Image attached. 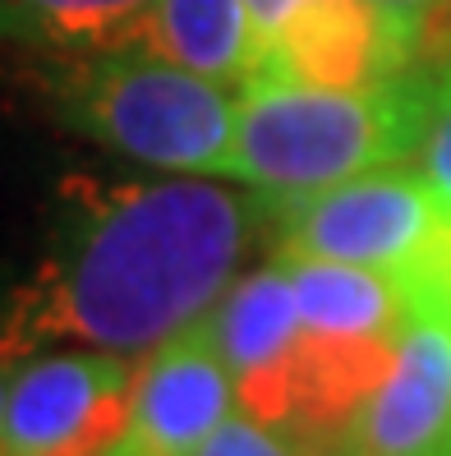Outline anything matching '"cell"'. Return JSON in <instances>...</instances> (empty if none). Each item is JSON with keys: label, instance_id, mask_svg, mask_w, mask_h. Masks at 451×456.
I'll return each instance as SVG.
<instances>
[{"label": "cell", "instance_id": "obj_1", "mask_svg": "<svg viewBox=\"0 0 451 456\" xmlns=\"http://www.w3.org/2000/svg\"><path fill=\"white\" fill-rule=\"evenodd\" d=\"M281 199L207 175L69 180L51 245L10 300V328L42 341L148 355L194 328L240 277V263L281 226Z\"/></svg>", "mask_w": 451, "mask_h": 456}, {"label": "cell", "instance_id": "obj_2", "mask_svg": "<svg viewBox=\"0 0 451 456\" xmlns=\"http://www.w3.org/2000/svg\"><path fill=\"white\" fill-rule=\"evenodd\" d=\"M438 74V65H415L374 88L258 78L240 88L235 148L221 175L295 203L364 171L406 162L419 148Z\"/></svg>", "mask_w": 451, "mask_h": 456}, {"label": "cell", "instance_id": "obj_3", "mask_svg": "<svg viewBox=\"0 0 451 456\" xmlns=\"http://www.w3.org/2000/svg\"><path fill=\"white\" fill-rule=\"evenodd\" d=\"M69 129L143 167L175 175H221L235 148L240 93L157 51L125 46L69 61L56 84Z\"/></svg>", "mask_w": 451, "mask_h": 456}, {"label": "cell", "instance_id": "obj_4", "mask_svg": "<svg viewBox=\"0 0 451 456\" xmlns=\"http://www.w3.org/2000/svg\"><path fill=\"white\" fill-rule=\"evenodd\" d=\"M451 212L433 194L415 162H391L341 180L323 194H309L281 208L277 254L332 258L406 273V267L442 235Z\"/></svg>", "mask_w": 451, "mask_h": 456}, {"label": "cell", "instance_id": "obj_5", "mask_svg": "<svg viewBox=\"0 0 451 456\" xmlns=\"http://www.w3.org/2000/svg\"><path fill=\"white\" fill-rule=\"evenodd\" d=\"M139 364L116 351L23 360L0 419V456H101L120 447Z\"/></svg>", "mask_w": 451, "mask_h": 456}, {"label": "cell", "instance_id": "obj_6", "mask_svg": "<svg viewBox=\"0 0 451 456\" xmlns=\"http://www.w3.org/2000/svg\"><path fill=\"white\" fill-rule=\"evenodd\" d=\"M451 443V314L406 300L387 379L332 443V456H442Z\"/></svg>", "mask_w": 451, "mask_h": 456}, {"label": "cell", "instance_id": "obj_7", "mask_svg": "<svg viewBox=\"0 0 451 456\" xmlns=\"http://www.w3.org/2000/svg\"><path fill=\"white\" fill-rule=\"evenodd\" d=\"M235 373L198 318L139 364L134 411L120 447L134 456H198V447L235 415Z\"/></svg>", "mask_w": 451, "mask_h": 456}, {"label": "cell", "instance_id": "obj_8", "mask_svg": "<svg viewBox=\"0 0 451 456\" xmlns=\"http://www.w3.org/2000/svg\"><path fill=\"white\" fill-rule=\"evenodd\" d=\"M406 56L391 46L368 0H309L272 37L258 42V78L313 88H374L401 78ZM254 78V84H258Z\"/></svg>", "mask_w": 451, "mask_h": 456}, {"label": "cell", "instance_id": "obj_9", "mask_svg": "<svg viewBox=\"0 0 451 456\" xmlns=\"http://www.w3.org/2000/svg\"><path fill=\"white\" fill-rule=\"evenodd\" d=\"M203 323L212 332V346L221 351L226 369L235 373V387L277 373L304 337V318H300L295 281H290L286 258L277 254L272 263L235 277Z\"/></svg>", "mask_w": 451, "mask_h": 456}, {"label": "cell", "instance_id": "obj_10", "mask_svg": "<svg viewBox=\"0 0 451 456\" xmlns=\"http://www.w3.org/2000/svg\"><path fill=\"white\" fill-rule=\"evenodd\" d=\"M139 46L226 88H249L258 78L249 0H157Z\"/></svg>", "mask_w": 451, "mask_h": 456}, {"label": "cell", "instance_id": "obj_11", "mask_svg": "<svg viewBox=\"0 0 451 456\" xmlns=\"http://www.w3.org/2000/svg\"><path fill=\"white\" fill-rule=\"evenodd\" d=\"M295 281L304 332L318 337H401L406 286L396 273L332 258L281 254Z\"/></svg>", "mask_w": 451, "mask_h": 456}, {"label": "cell", "instance_id": "obj_12", "mask_svg": "<svg viewBox=\"0 0 451 456\" xmlns=\"http://www.w3.org/2000/svg\"><path fill=\"white\" fill-rule=\"evenodd\" d=\"M157 0H0V33L69 61L139 46Z\"/></svg>", "mask_w": 451, "mask_h": 456}, {"label": "cell", "instance_id": "obj_13", "mask_svg": "<svg viewBox=\"0 0 451 456\" xmlns=\"http://www.w3.org/2000/svg\"><path fill=\"white\" fill-rule=\"evenodd\" d=\"M198 456H323V452L309 447L295 434H286L277 424L254 419L245 411V415H230L217 434L198 447Z\"/></svg>", "mask_w": 451, "mask_h": 456}, {"label": "cell", "instance_id": "obj_14", "mask_svg": "<svg viewBox=\"0 0 451 456\" xmlns=\"http://www.w3.org/2000/svg\"><path fill=\"white\" fill-rule=\"evenodd\" d=\"M438 93L423 120L419 148H415V167L423 171V180L433 184V194L442 199V208L451 212V65H438Z\"/></svg>", "mask_w": 451, "mask_h": 456}, {"label": "cell", "instance_id": "obj_15", "mask_svg": "<svg viewBox=\"0 0 451 456\" xmlns=\"http://www.w3.org/2000/svg\"><path fill=\"white\" fill-rule=\"evenodd\" d=\"M368 5L378 10L387 37H391V46L406 56V65H419L423 37H429L433 19L451 5V0H368Z\"/></svg>", "mask_w": 451, "mask_h": 456}, {"label": "cell", "instance_id": "obj_16", "mask_svg": "<svg viewBox=\"0 0 451 456\" xmlns=\"http://www.w3.org/2000/svg\"><path fill=\"white\" fill-rule=\"evenodd\" d=\"M33 351L19 341V332L10 328V314H5V305H0V419H5V396H10V383H14V373H19V364L28 360Z\"/></svg>", "mask_w": 451, "mask_h": 456}, {"label": "cell", "instance_id": "obj_17", "mask_svg": "<svg viewBox=\"0 0 451 456\" xmlns=\"http://www.w3.org/2000/svg\"><path fill=\"white\" fill-rule=\"evenodd\" d=\"M300 5H309V0H249V14H254V33H258V42H262V37H272V33H277Z\"/></svg>", "mask_w": 451, "mask_h": 456}, {"label": "cell", "instance_id": "obj_18", "mask_svg": "<svg viewBox=\"0 0 451 456\" xmlns=\"http://www.w3.org/2000/svg\"><path fill=\"white\" fill-rule=\"evenodd\" d=\"M419 65H451V5L433 19L429 37H423V51H419Z\"/></svg>", "mask_w": 451, "mask_h": 456}, {"label": "cell", "instance_id": "obj_19", "mask_svg": "<svg viewBox=\"0 0 451 456\" xmlns=\"http://www.w3.org/2000/svg\"><path fill=\"white\" fill-rule=\"evenodd\" d=\"M101 456H134V452H129V447H111V452H101Z\"/></svg>", "mask_w": 451, "mask_h": 456}, {"label": "cell", "instance_id": "obj_20", "mask_svg": "<svg viewBox=\"0 0 451 456\" xmlns=\"http://www.w3.org/2000/svg\"><path fill=\"white\" fill-rule=\"evenodd\" d=\"M442 456H451V443H447V452H442Z\"/></svg>", "mask_w": 451, "mask_h": 456}]
</instances>
